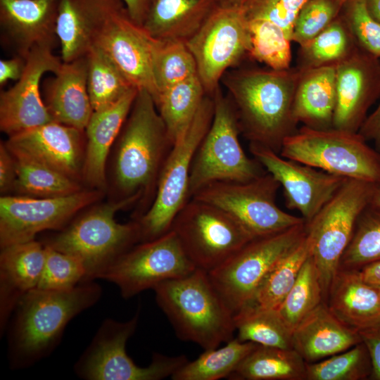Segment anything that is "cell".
<instances>
[{
	"instance_id": "6da1fadb",
	"label": "cell",
	"mask_w": 380,
	"mask_h": 380,
	"mask_svg": "<svg viewBox=\"0 0 380 380\" xmlns=\"http://www.w3.org/2000/svg\"><path fill=\"white\" fill-rule=\"evenodd\" d=\"M299 71L245 68L227 71L221 82L235 110L241 133L249 141L280 153L298 122L293 103Z\"/></svg>"
},
{
	"instance_id": "7a4b0ae2",
	"label": "cell",
	"mask_w": 380,
	"mask_h": 380,
	"mask_svg": "<svg viewBox=\"0 0 380 380\" xmlns=\"http://www.w3.org/2000/svg\"><path fill=\"white\" fill-rule=\"evenodd\" d=\"M116 141L113 176L118 200L148 203L150 207L173 144L147 90H138Z\"/></svg>"
},
{
	"instance_id": "3957f363",
	"label": "cell",
	"mask_w": 380,
	"mask_h": 380,
	"mask_svg": "<svg viewBox=\"0 0 380 380\" xmlns=\"http://www.w3.org/2000/svg\"><path fill=\"white\" fill-rule=\"evenodd\" d=\"M101 293V286L90 281L67 291L36 289L24 296L6 328L11 367L25 368L48 356L69 322L93 306Z\"/></svg>"
},
{
	"instance_id": "277c9868",
	"label": "cell",
	"mask_w": 380,
	"mask_h": 380,
	"mask_svg": "<svg viewBox=\"0 0 380 380\" xmlns=\"http://www.w3.org/2000/svg\"><path fill=\"white\" fill-rule=\"evenodd\" d=\"M156 300L177 336L204 350L234 338V315L212 284L208 273L192 272L157 285Z\"/></svg>"
},
{
	"instance_id": "5b68a950",
	"label": "cell",
	"mask_w": 380,
	"mask_h": 380,
	"mask_svg": "<svg viewBox=\"0 0 380 380\" xmlns=\"http://www.w3.org/2000/svg\"><path fill=\"white\" fill-rule=\"evenodd\" d=\"M116 200L91 209L51 236L44 245L79 259L87 271L86 281H93L119 256L140 242L137 220L121 224L116 213L132 205Z\"/></svg>"
},
{
	"instance_id": "8992f818",
	"label": "cell",
	"mask_w": 380,
	"mask_h": 380,
	"mask_svg": "<svg viewBox=\"0 0 380 380\" xmlns=\"http://www.w3.org/2000/svg\"><path fill=\"white\" fill-rule=\"evenodd\" d=\"M213 114V98L206 94L193 120L173 144L162 168L152 204L136 220L140 227V242L153 240L170 231L175 216L189 201L192 162Z\"/></svg>"
},
{
	"instance_id": "52a82bcc",
	"label": "cell",
	"mask_w": 380,
	"mask_h": 380,
	"mask_svg": "<svg viewBox=\"0 0 380 380\" xmlns=\"http://www.w3.org/2000/svg\"><path fill=\"white\" fill-rule=\"evenodd\" d=\"M279 154L346 179L380 181V153L359 132L303 125L285 139Z\"/></svg>"
},
{
	"instance_id": "ba28073f",
	"label": "cell",
	"mask_w": 380,
	"mask_h": 380,
	"mask_svg": "<svg viewBox=\"0 0 380 380\" xmlns=\"http://www.w3.org/2000/svg\"><path fill=\"white\" fill-rule=\"evenodd\" d=\"M212 123L194 156L189 175V200L201 189L219 181L246 182L267 171L246 156L239 142L236 114L220 88L212 95Z\"/></svg>"
},
{
	"instance_id": "9c48e42d",
	"label": "cell",
	"mask_w": 380,
	"mask_h": 380,
	"mask_svg": "<svg viewBox=\"0 0 380 380\" xmlns=\"http://www.w3.org/2000/svg\"><path fill=\"white\" fill-rule=\"evenodd\" d=\"M374 187V183L347 179L317 214L305 222L310 255L319 274L324 302L358 217L370 205Z\"/></svg>"
},
{
	"instance_id": "30bf717a",
	"label": "cell",
	"mask_w": 380,
	"mask_h": 380,
	"mask_svg": "<svg viewBox=\"0 0 380 380\" xmlns=\"http://www.w3.org/2000/svg\"><path fill=\"white\" fill-rule=\"evenodd\" d=\"M305 234L303 222L273 234L254 238L208 272L234 316L251 304L268 272Z\"/></svg>"
},
{
	"instance_id": "8fae6325",
	"label": "cell",
	"mask_w": 380,
	"mask_h": 380,
	"mask_svg": "<svg viewBox=\"0 0 380 380\" xmlns=\"http://www.w3.org/2000/svg\"><path fill=\"white\" fill-rule=\"evenodd\" d=\"M139 310L129 320L103 322L92 341L75 365L76 374L87 380H160L189 360L185 355H153L151 364L139 367L126 352L127 340L139 322Z\"/></svg>"
},
{
	"instance_id": "7c38bea8",
	"label": "cell",
	"mask_w": 380,
	"mask_h": 380,
	"mask_svg": "<svg viewBox=\"0 0 380 380\" xmlns=\"http://www.w3.org/2000/svg\"><path fill=\"white\" fill-rule=\"evenodd\" d=\"M156 39L130 17L121 0H101L91 44L104 53L138 89L158 97L152 68Z\"/></svg>"
},
{
	"instance_id": "4fadbf2b",
	"label": "cell",
	"mask_w": 380,
	"mask_h": 380,
	"mask_svg": "<svg viewBox=\"0 0 380 380\" xmlns=\"http://www.w3.org/2000/svg\"><path fill=\"white\" fill-rule=\"evenodd\" d=\"M170 229L194 266L207 272L254 239L228 213L194 198L179 210Z\"/></svg>"
},
{
	"instance_id": "5bb4252c",
	"label": "cell",
	"mask_w": 380,
	"mask_h": 380,
	"mask_svg": "<svg viewBox=\"0 0 380 380\" xmlns=\"http://www.w3.org/2000/svg\"><path fill=\"white\" fill-rule=\"evenodd\" d=\"M280 186L272 175L266 172L246 182L210 183L192 198L224 210L253 238H257L305 222L301 217L288 213L278 206L276 197Z\"/></svg>"
},
{
	"instance_id": "9a60e30c",
	"label": "cell",
	"mask_w": 380,
	"mask_h": 380,
	"mask_svg": "<svg viewBox=\"0 0 380 380\" xmlns=\"http://www.w3.org/2000/svg\"><path fill=\"white\" fill-rule=\"evenodd\" d=\"M197 66L198 77L212 96L229 68L248 57L251 35L241 7L215 6L199 30L186 42Z\"/></svg>"
},
{
	"instance_id": "2e32d148",
	"label": "cell",
	"mask_w": 380,
	"mask_h": 380,
	"mask_svg": "<svg viewBox=\"0 0 380 380\" xmlns=\"http://www.w3.org/2000/svg\"><path fill=\"white\" fill-rule=\"evenodd\" d=\"M196 268L170 229L156 239L131 247L98 279L115 284L121 296L128 299L163 281L184 277Z\"/></svg>"
},
{
	"instance_id": "e0dca14e",
	"label": "cell",
	"mask_w": 380,
	"mask_h": 380,
	"mask_svg": "<svg viewBox=\"0 0 380 380\" xmlns=\"http://www.w3.org/2000/svg\"><path fill=\"white\" fill-rule=\"evenodd\" d=\"M99 189L51 198L2 196L0 198L1 248L35 239L39 233L61 229L77 213L98 201Z\"/></svg>"
},
{
	"instance_id": "ac0fdd59",
	"label": "cell",
	"mask_w": 380,
	"mask_h": 380,
	"mask_svg": "<svg viewBox=\"0 0 380 380\" xmlns=\"http://www.w3.org/2000/svg\"><path fill=\"white\" fill-rule=\"evenodd\" d=\"M54 45L35 46L25 57L20 78L0 94V129L8 137L53 121L41 96L44 73H56L63 61L53 53Z\"/></svg>"
},
{
	"instance_id": "d6986e66",
	"label": "cell",
	"mask_w": 380,
	"mask_h": 380,
	"mask_svg": "<svg viewBox=\"0 0 380 380\" xmlns=\"http://www.w3.org/2000/svg\"><path fill=\"white\" fill-rule=\"evenodd\" d=\"M249 150L282 186L287 208L298 210L305 222L317 214L347 179L284 158L258 144H249Z\"/></svg>"
},
{
	"instance_id": "ffe728a7",
	"label": "cell",
	"mask_w": 380,
	"mask_h": 380,
	"mask_svg": "<svg viewBox=\"0 0 380 380\" xmlns=\"http://www.w3.org/2000/svg\"><path fill=\"white\" fill-rule=\"evenodd\" d=\"M333 128L358 132L380 98V58L357 47L336 66Z\"/></svg>"
},
{
	"instance_id": "44dd1931",
	"label": "cell",
	"mask_w": 380,
	"mask_h": 380,
	"mask_svg": "<svg viewBox=\"0 0 380 380\" xmlns=\"http://www.w3.org/2000/svg\"><path fill=\"white\" fill-rule=\"evenodd\" d=\"M84 131L56 121L8 137L6 144L79 181L85 155Z\"/></svg>"
},
{
	"instance_id": "7402d4cb",
	"label": "cell",
	"mask_w": 380,
	"mask_h": 380,
	"mask_svg": "<svg viewBox=\"0 0 380 380\" xmlns=\"http://www.w3.org/2000/svg\"><path fill=\"white\" fill-rule=\"evenodd\" d=\"M59 0H0L2 37L15 55L25 58L33 47L55 46Z\"/></svg>"
},
{
	"instance_id": "603a6c76",
	"label": "cell",
	"mask_w": 380,
	"mask_h": 380,
	"mask_svg": "<svg viewBox=\"0 0 380 380\" xmlns=\"http://www.w3.org/2000/svg\"><path fill=\"white\" fill-rule=\"evenodd\" d=\"M45 260V246L35 239L1 248L0 329L6 330L20 299L37 289Z\"/></svg>"
},
{
	"instance_id": "cb8c5ba5",
	"label": "cell",
	"mask_w": 380,
	"mask_h": 380,
	"mask_svg": "<svg viewBox=\"0 0 380 380\" xmlns=\"http://www.w3.org/2000/svg\"><path fill=\"white\" fill-rule=\"evenodd\" d=\"M132 88L113 105L94 111L85 128V155L82 179L91 188L102 191L106 184V167L138 92Z\"/></svg>"
},
{
	"instance_id": "d4e9b609",
	"label": "cell",
	"mask_w": 380,
	"mask_h": 380,
	"mask_svg": "<svg viewBox=\"0 0 380 380\" xmlns=\"http://www.w3.org/2000/svg\"><path fill=\"white\" fill-rule=\"evenodd\" d=\"M45 86V105L53 121L84 131L94 112L87 89L86 56L63 62Z\"/></svg>"
},
{
	"instance_id": "484cf974",
	"label": "cell",
	"mask_w": 380,
	"mask_h": 380,
	"mask_svg": "<svg viewBox=\"0 0 380 380\" xmlns=\"http://www.w3.org/2000/svg\"><path fill=\"white\" fill-rule=\"evenodd\" d=\"M325 303L343 324L357 331L380 326V291L358 270L338 269Z\"/></svg>"
},
{
	"instance_id": "4316f807",
	"label": "cell",
	"mask_w": 380,
	"mask_h": 380,
	"mask_svg": "<svg viewBox=\"0 0 380 380\" xmlns=\"http://www.w3.org/2000/svg\"><path fill=\"white\" fill-rule=\"evenodd\" d=\"M362 342L359 332L340 321L324 301L293 330L292 346L307 363L345 351Z\"/></svg>"
},
{
	"instance_id": "83f0119b",
	"label": "cell",
	"mask_w": 380,
	"mask_h": 380,
	"mask_svg": "<svg viewBox=\"0 0 380 380\" xmlns=\"http://www.w3.org/2000/svg\"><path fill=\"white\" fill-rule=\"evenodd\" d=\"M336 102L335 65L299 71L293 103L298 123L313 129L332 128Z\"/></svg>"
},
{
	"instance_id": "f1b7e54d",
	"label": "cell",
	"mask_w": 380,
	"mask_h": 380,
	"mask_svg": "<svg viewBox=\"0 0 380 380\" xmlns=\"http://www.w3.org/2000/svg\"><path fill=\"white\" fill-rule=\"evenodd\" d=\"M215 6V0H149L141 26L156 39L186 42Z\"/></svg>"
},
{
	"instance_id": "f546056e",
	"label": "cell",
	"mask_w": 380,
	"mask_h": 380,
	"mask_svg": "<svg viewBox=\"0 0 380 380\" xmlns=\"http://www.w3.org/2000/svg\"><path fill=\"white\" fill-rule=\"evenodd\" d=\"M307 362L293 348L257 345L228 376L232 380H305Z\"/></svg>"
},
{
	"instance_id": "4dcf8cb0",
	"label": "cell",
	"mask_w": 380,
	"mask_h": 380,
	"mask_svg": "<svg viewBox=\"0 0 380 380\" xmlns=\"http://www.w3.org/2000/svg\"><path fill=\"white\" fill-rule=\"evenodd\" d=\"M101 1L59 0L56 30L63 62L86 56L91 48V30Z\"/></svg>"
},
{
	"instance_id": "1f68e13d",
	"label": "cell",
	"mask_w": 380,
	"mask_h": 380,
	"mask_svg": "<svg viewBox=\"0 0 380 380\" xmlns=\"http://www.w3.org/2000/svg\"><path fill=\"white\" fill-rule=\"evenodd\" d=\"M6 146L15 160L17 177L14 188L19 193L34 197L51 198L68 196L82 190L79 181L22 151Z\"/></svg>"
},
{
	"instance_id": "d6a6232c",
	"label": "cell",
	"mask_w": 380,
	"mask_h": 380,
	"mask_svg": "<svg viewBox=\"0 0 380 380\" xmlns=\"http://www.w3.org/2000/svg\"><path fill=\"white\" fill-rule=\"evenodd\" d=\"M299 46L295 66L298 71L336 66L358 47L341 14L314 39Z\"/></svg>"
},
{
	"instance_id": "836d02e7",
	"label": "cell",
	"mask_w": 380,
	"mask_h": 380,
	"mask_svg": "<svg viewBox=\"0 0 380 380\" xmlns=\"http://www.w3.org/2000/svg\"><path fill=\"white\" fill-rule=\"evenodd\" d=\"M206 94L198 76L159 93L155 103L172 144L193 120Z\"/></svg>"
},
{
	"instance_id": "e575fe53",
	"label": "cell",
	"mask_w": 380,
	"mask_h": 380,
	"mask_svg": "<svg viewBox=\"0 0 380 380\" xmlns=\"http://www.w3.org/2000/svg\"><path fill=\"white\" fill-rule=\"evenodd\" d=\"M258 344L234 338L220 348L205 350L171 376L172 380H218L228 376Z\"/></svg>"
},
{
	"instance_id": "d590c367",
	"label": "cell",
	"mask_w": 380,
	"mask_h": 380,
	"mask_svg": "<svg viewBox=\"0 0 380 380\" xmlns=\"http://www.w3.org/2000/svg\"><path fill=\"white\" fill-rule=\"evenodd\" d=\"M234 320L237 338L241 341L293 348V331L277 310L249 306L235 315Z\"/></svg>"
},
{
	"instance_id": "8d00e7d4",
	"label": "cell",
	"mask_w": 380,
	"mask_h": 380,
	"mask_svg": "<svg viewBox=\"0 0 380 380\" xmlns=\"http://www.w3.org/2000/svg\"><path fill=\"white\" fill-rule=\"evenodd\" d=\"M86 57L87 89L94 111L113 105L135 87L110 58L99 49L91 46Z\"/></svg>"
},
{
	"instance_id": "74e56055",
	"label": "cell",
	"mask_w": 380,
	"mask_h": 380,
	"mask_svg": "<svg viewBox=\"0 0 380 380\" xmlns=\"http://www.w3.org/2000/svg\"><path fill=\"white\" fill-rule=\"evenodd\" d=\"M309 255V243L305 234L293 249L274 265L258 286L252 302L247 307L277 310L295 283Z\"/></svg>"
},
{
	"instance_id": "f35d334b",
	"label": "cell",
	"mask_w": 380,
	"mask_h": 380,
	"mask_svg": "<svg viewBox=\"0 0 380 380\" xmlns=\"http://www.w3.org/2000/svg\"><path fill=\"white\" fill-rule=\"evenodd\" d=\"M152 68L158 96L175 84L198 76L195 59L182 40L156 39Z\"/></svg>"
},
{
	"instance_id": "ab89813d",
	"label": "cell",
	"mask_w": 380,
	"mask_h": 380,
	"mask_svg": "<svg viewBox=\"0 0 380 380\" xmlns=\"http://www.w3.org/2000/svg\"><path fill=\"white\" fill-rule=\"evenodd\" d=\"M324 301L318 270L310 255L303 263L293 286L277 310L292 329Z\"/></svg>"
},
{
	"instance_id": "60d3db41",
	"label": "cell",
	"mask_w": 380,
	"mask_h": 380,
	"mask_svg": "<svg viewBox=\"0 0 380 380\" xmlns=\"http://www.w3.org/2000/svg\"><path fill=\"white\" fill-rule=\"evenodd\" d=\"M251 49L248 58L269 68L281 70L291 67V41L276 23L265 19L248 20Z\"/></svg>"
},
{
	"instance_id": "b9f144b4",
	"label": "cell",
	"mask_w": 380,
	"mask_h": 380,
	"mask_svg": "<svg viewBox=\"0 0 380 380\" xmlns=\"http://www.w3.org/2000/svg\"><path fill=\"white\" fill-rule=\"evenodd\" d=\"M372 362L365 345L306 364L305 380H362L370 377Z\"/></svg>"
},
{
	"instance_id": "7bdbcfd3",
	"label": "cell",
	"mask_w": 380,
	"mask_h": 380,
	"mask_svg": "<svg viewBox=\"0 0 380 380\" xmlns=\"http://www.w3.org/2000/svg\"><path fill=\"white\" fill-rule=\"evenodd\" d=\"M380 260V209L369 205L356 223L338 269L359 270Z\"/></svg>"
},
{
	"instance_id": "ee69618b",
	"label": "cell",
	"mask_w": 380,
	"mask_h": 380,
	"mask_svg": "<svg viewBox=\"0 0 380 380\" xmlns=\"http://www.w3.org/2000/svg\"><path fill=\"white\" fill-rule=\"evenodd\" d=\"M44 246L45 260L38 289L67 291L86 282L87 271L79 259Z\"/></svg>"
},
{
	"instance_id": "f6af8a7d",
	"label": "cell",
	"mask_w": 380,
	"mask_h": 380,
	"mask_svg": "<svg viewBox=\"0 0 380 380\" xmlns=\"http://www.w3.org/2000/svg\"><path fill=\"white\" fill-rule=\"evenodd\" d=\"M342 6L334 0H309L299 11L291 42L303 45L326 29L340 14Z\"/></svg>"
},
{
	"instance_id": "bcb514c9",
	"label": "cell",
	"mask_w": 380,
	"mask_h": 380,
	"mask_svg": "<svg viewBox=\"0 0 380 380\" xmlns=\"http://www.w3.org/2000/svg\"><path fill=\"white\" fill-rule=\"evenodd\" d=\"M349 27L356 44L380 58V22L368 12L364 0H348L340 13Z\"/></svg>"
},
{
	"instance_id": "7dc6e473",
	"label": "cell",
	"mask_w": 380,
	"mask_h": 380,
	"mask_svg": "<svg viewBox=\"0 0 380 380\" xmlns=\"http://www.w3.org/2000/svg\"><path fill=\"white\" fill-rule=\"evenodd\" d=\"M308 1L309 0H246L241 8L248 20H270L278 25L291 40L296 18Z\"/></svg>"
},
{
	"instance_id": "c3c4849f",
	"label": "cell",
	"mask_w": 380,
	"mask_h": 380,
	"mask_svg": "<svg viewBox=\"0 0 380 380\" xmlns=\"http://www.w3.org/2000/svg\"><path fill=\"white\" fill-rule=\"evenodd\" d=\"M372 362L370 379L380 380V326L358 331Z\"/></svg>"
},
{
	"instance_id": "681fc988",
	"label": "cell",
	"mask_w": 380,
	"mask_h": 380,
	"mask_svg": "<svg viewBox=\"0 0 380 380\" xmlns=\"http://www.w3.org/2000/svg\"><path fill=\"white\" fill-rule=\"evenodd\" d=\"M16 167L14 158L6 143L0 144V190L5 193L14 189L16 181Z\"/></svg>"
},
{
	"instance_id": "f907efd6",
	"label": "cell",
	"mask_w": 380,
	"mask_h": 380,
	"mask_svg": "<svg viewBox=\"0 0 380 380\" xmlns=\"http://www.w3.org/2000/svg\"><path fill=\"white\" fill-rule=\"evenodd\" d=\"M25 67V58L15 55L11 58L0 61V84H4L8 80H18L22 76Z\"/></svg>"
},
{
	"instance_id": "816d5d0a",
	"label": "cell",
	"mask_w": 380,
	"mask_h": 380,
	"mask_svg": "<svg viewBox=\"0 0 380 380\" xmlns=\"http://www.w3.org/2000/svg\"><path fill=\"white\" fill-rule=\"evenodd\" d=\"M358 132L367 141H373L375 149L380 153V101L376 108L367 116Z\"/></svg>"
},
{
	"instance_id": "f5cc1de1",
	"label": "cell",
	"mask_w": 380,
	"mask_h": 380,
	"mask_svg": "<svg viewBox=\"0 0 380 380\" xmlns=\"http://www.w3.org/2000/svg\"><path fill=\"white\" fill-rule=\"evenodd\" d=\"M132 18L137 24L142 25L147 11L149 0H121Z\"/></svg>"
},
{
	"instance_id": "db71d44e",
	"label": "cell",
	"mask_w": 380,
	"mask_h": 380,
	"mask_svg": "<svg viewBox=\"0 0 380 380\" xmlns=\"http://www.w3.org/2000/svg\"><path fill=\"white\" fill-rule=\"evenodd\" d=\"M358 270L366 282L380 291V260L369 263Z\"/></svg>"
},
{
	"instance_id": "11a10c76",
	"label": "cell",
	"mask_w": 380,
	"mask_h": 380,
	"mask_svg": "<svg viewBox=\"0 0 380 380\" xmlns=\"http://www.w3.org/2000/svg\"><path fill=\"white\" fill-rule=\"evenodd\" d=\"M369 14L380 22V0H364Z\"/></svg>"
},
{
	"instance_id": "9f6ffc18",
	"label": "cell",
	"mask_w": 380,
	"mask_h": 380,
	"mask_svg": "<svg viewBox=\"0 0 380 380\" xmlns=\"http://www.w3.org/2000/svg\"><path fill=\"white\" fill-rule=\"evenodd\" d=\"M246 0H215L216 6L223 8H240Z\"/></svg>"
},
{
	"instance_id": "6f0895ef",
	"label": "cell",
	"mask_w": 380,
	"mask_h": 380,
	"mask_svg": "<svg viewBox=\"0 0 380 380\" xmlns=\"http://www.w3.org/2000/svg\"><path fill=\"white\" fill-rule=\"evenodd\" d=\"M370 206L380 209V181L375 184Z\"/></svg>"
},
{
	"instance_id": "680465c9",
	"label": "cell",
	"mask_w": 380,
	"mask_h": 380,
	"mask_svg": "<svg viewBox=\"0 0 380 380\" xmlns=\"http://www.w3.org/2000/svg\"><path fill=\"white\" fill-rule=\"evenodd\" d=\"M334 1H336L339 5L343 6L345 2L347 1L348 0H334Z\"/></svg>"
}]
</instances>
